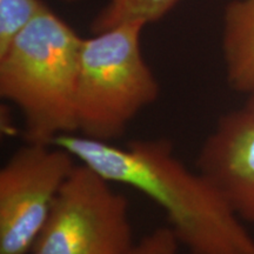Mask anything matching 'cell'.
Wrapping results in <instances>:
<instances>
[{"label": "cell", "instance_id": "7", "mask_svg": "<svg viewBox=\"0 0 254 254\" xmlns=\"http://www.w3.org/2000/svg\"><path fill=\"white\" fill-rule=\"evenodd\" d=\"M222 56L232 90H254V0H232L225 8Z\"/></svg>", "mask_w": 254, "mask_h": 254}, {"label": "cell", "instance_id": "12", "mask_svg": "<svg viewBox=\"0 0 254 254\" xmlns=\"http://www.w3.org/2000/svg\"><path fill=\"white\" fill-rule=\"evenodd\" d=\"M62 1H65V2H78V1H82V0H62Z\"/></svg>", "mask_w": 254, "mask_h": 254}, {"label": "cell", "instance_id": "4", "mask_svg": "<svg viewBox=\"0 0 254 254\" xmlns=\"http://www.w3.org/2000/svg\"><path fill=\"white\" fill-rule=\"evenodd\" d=\"M78 163L31 254H125L135 243L128 199Z\"/></svg>", "mask_w": 254, "mask_h": 254}, {"label": "cell", "instance_id": "11", "mask_svg": "<svg viewBox=\"0 0 254 254\" xmlns=\"http://www.w3.org/2000/svg\"><path fill=\"white\" fill-rule=\"evenodd\" d=\"M244 109H246L247 111H250L251 113L254 114V90L249 93V99H247Z\"/></svg>", "mask_w": 254, "mask_h": 254}, {"label": "cell", "instance_id": "8", "mask_svg": "<svg viewBox=\"0 0 254 254\" xmlns=\"http://www.w3.org/2000/svg\"><path fill=\"white\" fill-rule=\"evenodd\" d=\"M180 0H110L91 24L93 34L127 20L155 23L176 7Z\"/></svg>", "mask_w": 254, "mask_h": 254}, {"label": "cell", "instance_id": "1", "mask_svg": "<svg viewBox=\"0 0 254 254\" xmlns=\"http://www.w3.org/2000/svg\"><path fill=\"white\" fill-rule=\"evenodd\" d=\"M53 144L112 184L150 198L190 254H254V238L245 222L205 174L180 160L167 139H138L117 146L72 133Z\"/></svg>", "mask_w": 254, "mask_h": 254}, {"label": "cell", "instance_id": "2", "mask_svg": "<svg viewBox=\"0 0 254 254\" xmlns=\"http://www.w3.org/2000/svg\"><path fill=\"white\" fill-rule=\"evenodd\" d=\"M82 38L47 7L0 53V95L24 119L26 142L77 133L75 95Z\"/></svg>", "mask_w": 254, "mask_h": 254}, {"label": "cell", "instance_id": "9", "mask_svg": "<svg viewBox=\"0 0 254 254\" xmlns=\"http://www.w3.org/2000/svg\"><path fill=\"white\" fill-rule=\"evenodd\" d=\"M47 7L41 0H0V53Z\"/></svg>", "mask_w": 254, "mask_h": 254}, {"label": "cell", "instance_id": "10", "mask_svg": "<svg viewBox=\"0 0 254 254\" xmlns=\"http://www.w3.org/2000/svg\"><path fill=\"white\" fill-rule=\"evenodd\" d=\"M182 245L170 227H158L135 241L125 254H180Z\"/></svg>", "mask_w": 254, "mask_h": 254}, {"label": "cell", "instance_id": "6", "mask_svg": "<svg viewBox=\"0 0 254 254\" xmlns=\"http://www.w3.org/2000/svg\"><path fill=\"white\" fill-rule=\"evenodd\" d=\"M196 170L214 184L244 222L254 226V114L246 109L219 118L201 145Z\"/></svg>", "mask_w": 254, "mask_h": 254}, {"label": "cell", "instance_id": "3", "mask_svg": "<svg viewBox=\"0 0 254 254\" xmlns=\"http://www.w3.org/2000/svg\"><path fill=\"white\" fill-rule=\"evenodd\" d=\"M142 20L82 38L75 95L77 134L112 142L158 100L160 86L141 53Z\"/></svg>", "mask_w": 254, "mask_h": 254}, {"label": "cell", "instance_id": "5", "mask_svg": "<svg viewBox=\"0 0 254 254\" xmlns=\"http://www.w3.org/2000/svg\"><path fill=\"white\" fill-rule=\"evenodd\" d=\"M78 160L55 144L25 142L0 170V254H31Z\"/></svg>", "mask_w": 254, "mask_h": 254}]
</instances>
